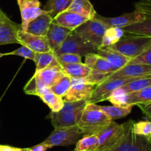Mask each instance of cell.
I'll return each instance as SVG.
<instances>
[{
  "mask_svg": "<svg viewBox=\"0 0 151 151\" xmlns=\"http://www.w3.org/2000/svg\"><path fill=\"white\" fill-rule=\"evenodd\" d=\"M113 119L96 106V103H87L77 123L83 135L98 134L107 128Z\"/></svg>",
  "mask_w": 151,
  "mask_h": 151,
  "instance_id": "1",
  "label": "cell"
},
{
  "mask_svg": "<svg viewBox=\"0 0 151 151\" xmlns=\"http://www.w3.org/2000/svg\"><path fill=\"white\" fill-rule=\"evenodd\" d=\"M150 47H151V37L125 32L117 42L105 47L132 59L139 55Z\"/></svg>",
  "mask_w": 151,
  "mask_h": 151,
  "instance_id": "2",
  "label": "cell"
},
{
  "mask_svg": "<svg viewBox=\"0 0 151 151\" xmlns=\"http://www.w3.org/2000/svg\"><path fill=\"white\" fill-rule=\"evenodd\" d=\"M134 121H128L123 137L111 147L94 151H151V140L149 137L137 135L132 130Z\"/></svg>",
  "mask_w": 151,
  "mask_h": 151,
  "instance_id": "3",
  "label": "cell"
},
{
  "mask_svg": "<svg viewBox=\"0 0 151 151\" xmlns=\"http://www.w3.org/2000/svg\"><path fill=\"white\" fill-rule=\"evenodd\" d=\"M98 48L88 42L75 30L72 31L58 49L54 51L55 55L63 53H72L85 57L90 53H97Z\"/></svg>",
  "mask_w": 151,
  "mask_h": 151,
  "instance_id": "4",
  "label": "cell"
},
{
  "mask_svg": "<svg viewBox=\"0 0 151 151\" xmlns=\"http://www.w3.org/2000/svg\"><path fill=\"white\" fill-rule=\"evenodd\" d=\"M83 135V134L77 125L69 127L56 128L43 143L48 145L50 148L56 146L67 147L76 144Z\"/></svg>",
  "mask_w": 151,
  "mask_h": 151,
  "instance_id": "5",
  "label": "cell"
},
{
  "mask_svg": "<svg viewBox=\"0 0 151 151\" xmlns=\"http://www.w3.org/2000/svg\"><path fill=\"white\" fill-rule=\"evenodd\" d=\"M108 28L109 27L101 21L93 18L78 27L75 31L99 49L102 47L103 37Z\"/></svg>",
  "mask_w": 151,
  "mask_h": 151,
  "instance_id": "6",
  "label": "cell"
},
{
  "mask_svg": "<svg viewBox=\"0 0 151 151\" xmlns=\"http://www.w3.org/2000/svg\"><path fill=\"white\" fill-rule=\"evenodd\" d=\"M141 78V77H139ZM139 78H115L111 80H106L99 85H97L93 91L91 97L88 100V103H97L100 102L108 100L109 96L113 91L125 84L138 79Z\"/></svg>",
  "mask_w": 151,
  "mask_h": 151,
  "instance_id": "7",
  "label": "cell"
},
{
  "mask_svg": "<svg viewBox=\"0 0 151 151\" xmlns=\"http://www.w3.org/2000/svg\"><path fill=\"white\" fill-rule=\"evenodd\" d=\"M136 10L145 15V19L140 22L122 28L126 33L151 37V0H144L135 4Z\"/></svg>",
  "mask_w": 151,
  "mask_h": 151,
  "instance_id": "8",
  "label": "cell"
},
{
  "mask_svg": "<svg viewBox=\"0 0 151 151\" xmlns=\"http://www.w3.org/2000/svg\"><path fill=\"white\" fill-rule=\"evenodd\" d=\"M128 122L120 125L113 121L107 128L98 134V143L96 150L109 148L117 143L123 137Z\"/></svg>",
  "mask_w": 151,
  "mask_h": 151,
  "instance_id": "9",
  "label": "cell"
},
{
  "mask_svg": "<svg viewBox=\"0 0 151 151\" xmlns=\"http://www.w3.org/2000/svg\"><path fill=\"white\" fill-rule=\"evenodd\" d=\"M108 100L114 104V106H134L150 103L151 86L129 94L110 97Z\"/></svg>",
  "mask_w": 151,
  "mask_h": 151,
  "instance_id": "10",
  "label": "cell"
},
{
  "mask_svg": "<svg viewBox=\"0 0 151 151\" xmlns=\"http://www.w3.org/2000/svg\"><path fill=\"white\" fill-rule=\"evenodd\" d=\"M96 86L83 82L81 78H72V86L63 97L64 102H75L80 100L88 101L91 97Z\"/></svg>",
  "mask_w": 151,
  "mask_h": 151,
  "instance_id": "11",
  "label": "cell"
},
{
  "mask_svg": "<svg viewBox=\"0 0 151 151\" xmlns=\"http://www.w3.org/2000/svg\"><path fill=\"white\" fill-rule=\"evenodd\" d=\"M94 18L101 21L109 27L123 28L128 25L142 22L145 19V15L142 12L135 10L132 13H125L122 16L110 18L104 17L96 13Z\"/></svg>",
  "mask_w": 151,
  "mask_h": 151,
  "instance_id": "12",
  "label": "cell"
},
{
  "mask_svg": "<svg viewBox=\"0 0 151 151\" xmlns=\"http://www.w3.org/2000/svg\"><path fill=\"white\" fill-rule=\"evenodd\" d=\"M151 75V65L142 63H128L121 69L114 72H109L105 75V81L115 79L122 77L139 78Z\"/></svg>",
  "mask_w": 151,
  "mask_h": 151,
  "instance_id": "13",
  "label": "cell"
},
{
  "mask_svg": "<svg viewBox=\"0 0 151 151\" xmlns=\"http://www.w3.org/2000/svg\"><path fill=\"white\" fill-rule=\"evenodd\" d=\"M17 38L19 44L26 46L35 52H47L52 51L46 36L32 35L20 29L17 33Z\"/></svg>",
  "mask_w": 151,
  "mask_h": 151,
  "instance_id": "14",
  "label": "cell"
},
{
  "mask_svg": "<svg viewBox=\"0 0 151 151\" xmlns=\"http://www.w3.org/2000/svg\"><path fill=\"white\" fill-rule=\"evenodd\" d=\"M17 2L22 16V30L25 29L31 20L45 12L41 8L39 0H17Z\"/></svg>",
  "mask_w": 151,
  "mask_h": 151,
  "instance_id": "15",
  "label": "cell"
},
{
  "mask_svg": "<svg viewBox=\"0 0 151 151\" xmlns=\"http://www.w3.org/2000/svg\"><path fill=\"white\" fill-rule=\"evenodd\" d=\"M52 16L45 11L31 20L23 31L32 35L46 36L50 24L52 22Z\"/></svg>",
  "mask_w": 151,
  "mask_h": 151,
  "instance_id": "16",
  "label": "cell"
},
{
  "mask_svg": "<svg viewBox=\"0 0 151 151\" xmlns=\"http://www.w3.org/2000/svg\"><path fill=\"white\" fill-rule=\"evenodd\" d=\"M22 29L21 24H18L8 17L0 23V46L9 44H19L17 33Z\"/></svg>",
  "mask_w": 151,
  "mask_h": 151,
  "instance_id": "17",
  "label": "cell"
},
{
  "mask_svg": "<svg viewBox=\"0 0 151 151\" xmlns=\"http://www.w3.org/2000/svg\"><path fill=\"white\" fill-rule=\"evenodd\" d=\"M88 20V18L69 10H64L53 17L52 22L73 31Z\"/></svg>",
  "mask_w": 151,
  "mask_h": 151,
  "instance_id": "18",
  "label": "cell"
},
{
  "mask_svg": "<svg viewBox=\"0 0 151 151\" xmlns=\"http://www.w3.org/2000/svg\"><path fill=\"white\" fill-rule=\"evenodd\" d=\"M65 74L62 72L60 65L49 66L37 73H34L33 77L47 88H50L54 86Z\"/></svg>",
  "mask_w": 151,
  "mask_h": 151,
  "instance_id": "19",
  "label": "cell"
},
{
  "mask_svg": "<svg viewBox=\"0 0 151 151\" xmlns=\"http://www.w3.org/2000/svg\"><path fill=\"white\" fill-rule=\"evenodd\" d=\"M71 32L72 30L68 28L52 22L46 35L52 51L58 49Z\"/></svg>",
  "mask_w": 151,
  "mask_h": 151,
  "instance_id": "20",
  "label": "cell"
},
{
  "mask_svg": "<svg viewBox=\"0 0 151 151\" xmlns=\"http://www.w3.org/2000/svg\"><path fill=\"white\" fill-rule=\"evenodd\" d=\"M83 111V110L68 113L51 111L50 116L52 120V124L55 128L76 125L82 114Z\"/></svg>",
  "mask_w": 151,
  "mask_h": 151,
  "instance_id": "21",
  "label": "cell"
},
{
  "mask_svg": "<svg viewBox=\"0 0 151 151\" xmlns=\"http://www.w3.org/2000/svg\"><path fill=\"white\" fill-rule=\"evenodd\" d=\"M150 86H151V75H146V76L139 78L135 81H131V82L125 84L123 86L116 88L114 91H112L109 97H114V96L123 95V94L139 91V90Z\"/></svg>",
  "mask_w": 151,
  "mask_h": 151,
  "instance_id": "22",
  "label": "cell"
},
{
  "mask_svg": "<svg viewBox=\"0 0 151 151\" xmlns=\"http://www.w3.org/2000/svg\"><path fill=\"white\" fill-rule=\"evenodd\" d=\"M97 54L107 60L113 66L114 72L121 69L125 65L128 64L131 59L116 51L107 48V47H100L98 49Z\"/></svg>",
  "mask_w": 151,
  "mask_h": 151,
  "instance_id": "23",
  "label": "cell"
},
{
  "mask_svg": "<svg viewBox=\"0 0 151 151\" xmlns=\"http://www.w3.org/2000/svg\"><path fill=\"white\" fill-rule=\"evenodd\" d=\"M84 63L93 71L100 73H109L114 72L112 65L107 60L97 53H90L86 55Z\"/></svg>",
  "mask_w": 151,
  "mask_h": 151,
  "instance_id": "24",
  "label": "cell"
},
{
  "mask_svg": "<svg viewBox=\"0 0 151 151\" xmlns=\"http://www.w3.org/2000/svg\"><path fill=\"white\" fill-rule=\"evenodd\" d=\"M66 10L73 12L88 19H93L97 13L89 0H72L69 7Z\"/></svg>",
  "mask_w": 151,
  "mask_h": 151,
  "instance_id": "25",
  "label": "cell"
},
{
  "mask_svg": "<svg viewBox=\"0 0 151 151\" xmlns=\"http://www.w3.org/2000/svg\"><path fill=\"white\" fill-rule=\"evenodd\" d=\"M60 66L62 72L72 78H83L92 72V69L83 63L60 64Z\"/></svg>",
  "mask_w": 151,
  "mask_h": 151,
  "instance_id": "26",
  "label": "cell"
},
{
  "mask_svg": "<svg viewBox=\"0 0 151 151\" xmlns=\"http://www.w3.org/2000/svg\"><path fill=\"white\" fill-rule=\"evenodd\" d=\"M33 61L36 65L35 73H37L49 66L60 65L56 59V56L53 51L47 52H35Z\"/></svg>",
  "mask_w": 151,
  "mask_h": 151,
  "instance_id": "27",
  "label": "cell"
},
{
  "mask_svg": "<svg viewBox=\"0 0 151 151\" xmlns=\"http://www.w3.org/2000/svg\"><path fill=\"white\" fill-rule=\"evenodd\" d=\"M96 106L97 109L101 110L102 111L104 112L106 115L109 116L111 119H120V118L125 117L127 115L129 114L132 110V106H100L99 105H97Z\"/></svg>",
  "mask_w": 151,
  "mask_h": 151,
  "instance_id": "28",
  "label": "cell"
},
{
  "mask_svg": "<svg viewBox=\"0 0 151 151\" xmlns=\"http://www.w3.org/2000/svg\"><path fill=\"white\" fill-rule=\"evenodd\" d=\"M98 134H85L76 143L75 151H93L97 147Z\"/></svg>",
  "mask_w": 151,
  "mask_h": 151,
  "instance_id": "29",
  "label": "cell"
},
{
  "mask_svg": "<svg viewBox=\"0 0 151 151\" xmlns=\"http://www.w3.org/2000/svg\"><path fill=\"white\" fill-rule=\"evenodd\" d=\"M40 98L51 109V111L58 112L61 110L64 105L63 98L52 91H47L40 96Z\"/></svg>",
  "mask_w": 151,
  "mask_h": 151,
  "instance_id": "30",
  "label": "cell"
},
{
  "mask_svg": "<svg viewBox=\"0 0 151 151\" xmlns=\"http://www.w3.org/2000/svg\"><path fill=\"white\" fill-rule=\"evenodd\" d=\"M72 0H48L43 10L50 13L52 17L67 10Z\"/></svg>",
  "mask_w": 151,
  "mask_h": 151,
  "instance_id": "31",
  "label": "cell"
},
{
  "mask_svg": "<svg viewBox=\"0 0 151 151\" xmlns=\"http://www.w3.org/2000/svg\"><path fill=\"white\" fill-rule=\"evenodd\" d=\"M124 32L122 28L109 27L105 32L102 40V47H109L117 42L124 35Z\"/></svg>",
  "mask_w": 151,
  "mask_h": 151,
  "instance_id": "32",
  "label": "cell"
},
{
  "mask_svg": "<svg viewBox=\"0 0 151 151\" xmlns=\"http://www.w3.org/2000/svg\"><path fill=\"white\" fill-rule=\"evenodd\" d=\"M72 86V78L64 75L54 86L50 88V91L63 97Z\"/></svg>",
  "mask_w": 151,
  "mask_h": 151,
  "instance_id": "33",
  "label": "cell"
},
{
  "mask_svg": "<svg viewBox=\"0 0 151 151\" xmlns=\"http://www.w3.org/2000/svg\"><path fill=\"white\" fill-rule=\"evenodd\" d=\"M132 130L137 135L150 137L151 136V120L134 122Z\"/></svg>",
  "mask_w": 151,
  "mask_h": 151,
  "instance_id": "34",
  "label": "cell"
},
{
  "mask_svg": "<svg viewBox=\"0 0 151 151\" xmlns=\"http://www.w3.org/2000/svg\"><path fill=\"white\" fill-rule=\"evenodd\" d=\"M88 103L87 100H80L75 102H64L63 108L59 112L61 113H68V112H74L77 111L83 110L86 106Z\"/></svg>",
  "mask_w": 151,
  "mask_h": 151,
  "instance_id": "35",
  "label": "cell"
},
{
  "mask_svg": "<svg viewBox=\"0 0 151 151\" xmlns=\"http://www.w3.org/2000/svg\"><path fill=\"white\" fill-rule=\"evenodd\" d=\"M55 56L59 64L82 63L81 56H80L79 55L72 54V53H63V54Z\"/></svg>",
  "mask_w": 151,
  "mask_h": 151,
  "instance_id": "36",
  "label": "cell"
},
{
  "mask_svg": "<svg viewBox=\"0 0 151 151\" xmlns=\"http://www.w3.org/2000/svg\"><path fill=\"white\" fill-rule=\"evenodd\" d=\"M7 55H18L26 59L34 60L35 52L29 48H28L27 47H26V46L22 45V47H21L20 48L7 53Z\"/></svg>",
  "mask_w": 151,
  "mask_h": 151,
  "instance_id": "37",
  "label": "cell"
},
{
  "mask_svg": "<svg viewBox=\"0 0 151 151\" xmlns=\"http://www.w3.org/2000/svg\"><path fill=\"white\" fill-rule=\"evenodd\" d=\"M128 63H142V64L151 65V47L145 50L137 57L131 59Z\"/></svg>",
  "mask_w": 151,
  "mask_h": 151,
  "instance_id": "38",
  "label": "cell"
},
{
  "mask_svg": "<svg viewBox=\"0 0 151 151\" xmlns=\"http://www.w3.org/2000/svg\"><path fill=\"white\" fill-rule=\"evenodd\" d=\"M139 107L141 109L142 111L151 120V102L150 103H146V104L139 105Z\"/></svg>",
  "mask_w": 151,
  "mask_h": 151,
  "instance_id": "39",
  "label": "cell"
},
{
  "mask_svg": "<svg viewBox=\"0 0 151 151\" xmlns=\"http://www.w3.org/2000/svg\"><path fill=\"white\" fill-rule=\"evenodd\" d=\"M29 149L32 151H47L48 149H50V147L44 144V143L41 142L40 144L37 145L30 147Z\"/></svg>",
  "mask_w": 151,
  "mask_h": 151,
  "instance_id": "40",
  "label": "cell"
},
{
  "mask_svg": "<svg viewBox=\"0 0 151 151\" xmlns=\"http://www.w3.org/2000/svg\"><path fill=\"white\" fill-rule=\"evenodd\" d=\"M0 151H20V148L7 145H0Z\"/></svg>",
  "mask_w": 151,
  "mask_h": 151,
  "instance_id": "41",
  "label": "cell"
},
{
  "mask_svg": "<svg viewBox=\"0 0 151 151\" xmlns=\"http://www.w3.org/2000/svg\"><path fill=\"white\" fill-rule=\"evenodd\" d=\"M7 16H6L5 13L1 10V8H0V23H1V22H2L4 19H7Z\"/></svg>",
  "mask_w": 151,
  "mask_h": 151,
  "instance_id": "42",
  "label": "cell"
},
{
  "mask_svg": "<svg viewBox=\"0 0 151 151\" xmlns=\"http://www.w3.org/2000/svg\"><path fill=\"white\" fill-rule=\"evenodd\" d=\"M20 151H32V150H31L29 148H24V149L20 148Z\"/></svg>",
  "mask_w": 151,
  "mask_h": 151,
  "instance_id": "43",
  "label": "cell"
},
{
  "mask_svg": "<svg viewBox=\"0 0 151 151\" xmlns=\"http://www.w3.org/2000/svg\"><path fill=\"white\" fill-rule=\"evenodd\" d=\"M5 55H7V53H1L0 52V58H2L3 56H5Z\"/></svg>",
  "mask_w": 151,
  "mask_h": 151,
  "instance_id": "44",
  "label": "cell"
},
{
  "mask_svg": "<svg viewBox=\"0 0 151 151\" xmlns=\"http://www.w3.org/2000/svg\"><path fill=\"white\" fill-rule=\"evenodd\" d=\"M149 138H150V140H151V136H150V137H149Z\"/></svg>",
  "mask_w": 151,
  "mask_h": 151,
  "instance_id": "45",
  "label": "cell"
},
{
  "mask_svg": "<svg viewBox=\"0 0 151 151\" xmlns=\"http://www.w3.org/2000/svg\"><path fill=\"white\" fill-rule=\"evenodd\" d=\"M72 151H75V150H72Z\"/></svg>",
  "mask_w": 151,
  "mask_h": 151,
  "instance_id": "46",
  "label": "cell"
}]
</instances>
